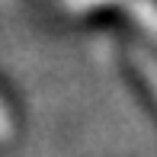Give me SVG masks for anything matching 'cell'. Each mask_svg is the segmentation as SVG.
<instances>
[{"label":"cell","mask_w":157,"mask_h":157,"mask_svg":"<svg viewBox=\"0 0 157 157\" xmlns=\"http://www.w3.org/2000/svg\"><path fill=\"white\" fill-rule=\"evenodd\" d=\"M132 64L138 67L141 80L147 83V90H151L154 99H157V58L151 52H144V48H135V52H132Z\"/></svg>","instance_id":"2"},{"label":"cell","mask_w":157,"mask_h":157,"mask_svg":"<svg viewBox=\"0 0 157 157\" xmlns=\"http://www.w3.org/2000/svg\"><path fill=\"white\" fill-rule=\"evenodd\" d=\"M6 138H13V116L0 99V141H6Z\"/></svg>","instance_id":"3"},{"label":"cell","mask_w":157,"mask_h":157,"mask_svg":"<svg viewBox=\"0 0 157 157\" xmlns=\"http://www.w3.org/2000/svg\"><path fill=\"white\" fill-rule=\"evenodd\" d=\"M125 6L135 16V23L151 35V39H157V3L154 0H125Z\"/></svg>","instance_id":"1"}]
</instances>
